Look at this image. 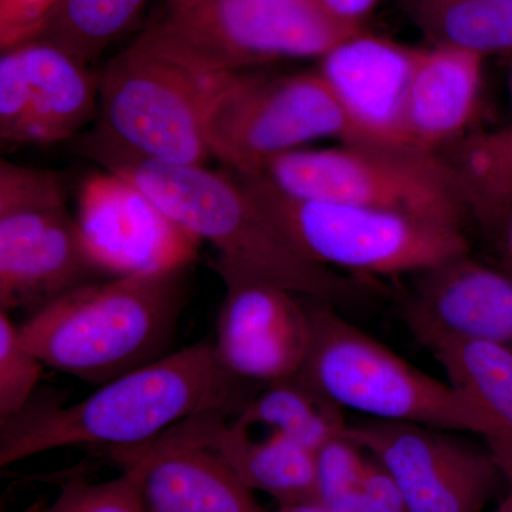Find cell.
I'll use <instances>...</instances> for the list:
<instances>
[{
    "label": "cell",
    "instance_id": "1",
    "mask_svg": "<svg viewBox=\"0 0 512 512\" xmlns=\"http://www.w3.org/2000/svg\"><path fill=\"white\" fill-rule=\"evenodd\" d=\"M259 389L231 375L212 343H195L100 384L70 406L29 403L0 423V467L66 447H103L120 457L195 417H235Z\"/></svg>",
    "mask_w": 512,
    "mask_h": 512
},
{
    "label": "cell",
    "instance_id": "2",
    "mask_svg": "<svg viewBox=\"0 0 512 512\" xmlns=\"http://www.w3.org/2000/svg\"><path fill=\"white\" fill-rule=\"evenodd\" d=\"M100 167L137 185L198 241L212 245L215 264L336 306L365 295L362 282L303 255L225 168L137 158H117Z\"/></svg>",
    "mask_w": 512,
    "mask_h": 512
},
{
    "label": "cell",
    "instance_id": "3",
    "mask_svg": "<svg viewBox=\"0 0 512 512\" xmlns=\"http://www.w3.org/2000/svg\"><path fill=\"white\" fill-rule=\"evenodd\" d=\"M227 73L141 33L97 73L94 127L70 140L72 147L99 165L117 158L205 165V114Z\"/></svg>",
    "mask_w": 512,
    "mask_h": 512
},
{
    "label": "cell",
    "instance_id": "4",
    "mask_svg": "<svg viewBox=\"0 0 512 512\" xmlns=\"http://www.w3.org/2000/svg\"><path fill=\"white\" fill-rule=\"evenodd\" d=\"M185 272L121 276L80 286L19 325L43 365L104 384L170 352L187 303Z\"/></svg>",
    "mask_w": 512,
    "mask_h": 512
},
{
    "label": "cell",
    "instance_id": "5",
    "mask_svg": "<svg viewBox=\"0 0 512 512\" xmlns=\"http://www.w3.org/2000/svg\"><path fill=\"white\" fill-rule=\"evenodd\" d=\"M311 342L301 375L345 412L483 434L477 410L440 382L343 318L333 303L305 298Z\"/></svg>",
    "mask_w": 512,
    "mask_h": 512
},
{
    "label": "cell",
    "instance_id": "6",
    "mask_svg": "<svg viewBox=\"0 0 512 512\" xmlns=\"http://www.w3.org/2000/svg\"><path fill=\"white\" fill-rule=\"evenodd\" d=\"M255 177L291 197L360 205L463 229L470 217L456 167L440 153L380 144L301 148Z\"/></svg>",
    "mask_w": 512,
    "mask_h": 512
},
{
    "label": "cell",
    "instance_id": "7",
    "mask_svg": "<svg viewBox=\"0 0 512 512\" xmlns=\"http://www.w3.org/2000/svg\"><path fill=\"white\" fill-rule=\"evenodd\" d=\"M232 174L303 255L335 271L416 275L470 252L463 229L360 205L291 197L255 175Z\"/></svg>",
    "mask_w": 512,
    "mask_h": 512
},
{
    "label": "cell",
    "instance_id": "8",
    "mask_svg": "<svg viewBox=\"0 0 512 512\" xmlns=\"http://www.w3.org/2000/svg\"><path fill=\"white\" fill-rule=\"evenodd\" d=\"M312 0H164L143 35L217 72L285 59H322L362 32Z\"/></svg>",
    "mask_w": 512,
    "mask_h": 512
},
{
    "label": "cell",
    "instance_id": "9",
    "mask_svg": "<svg viewBox=\"0 0 512 512\" xmlns=\"http://www.w3.org/2000/svg\"><path fill=\"white\" fill-rule=\"evenodd\" d=\"M211 157L232 173L254 175L272 158L320 138L352 143V127L319 72H229L205 114Z\"/></svg>",
    "mask_w": 512,
    "mask_h": 512
},
{
    "label": "cell",
    "instance_id": "10",
    "mask_svg": "<svg viewBox=\"0 0 512 512\" xmlns=\"http://www.w3.org/2000/svg\"><path fill=\"white\" fill-rule=\"evenodd\" d=\"M107 279L83 247L62 174L0 160V309L29 315Z\"/></svg>",
    "mask_w": 512,
    "mask_h": 512
},
{
    "label": "cell",
    "instance_id": "11",
    "mask_svg": "<svg viewBox=\"0 0 512 512\" xmlns=\"http://www.w3.org/2000/svg\"><path fill=\"white\" fill-rule=\"evenodd\" d=\"M343 433L387 468L409 512H483L504 480L488 448L461 431L363 417Z\"/></svg>",
    "mask_w": 512,
    "mask_h": 512
},
{
    "label": "cell",
    "instance_id": "12",
    "mask_svg": "<svg viewBox=\"0 0 512 512\" xmlns=\"http://www.w3.org/2000/svg\"><path fill=\"white\" fill-rule=\"evenodd\" d=\"M76 218L84 249L107 278L181 271L198 259L201 242L110 171L80 185Z\"/></svg>",
    "mask_w": 512,
    "mask_h": 512
},
{
    "label": "cell",
    "instance_id": "13",
    "mask_svg": "<svg viewBox=\"0 0 512 512\" xmlns=\"http://www.w3.org/2000/svg\"><path fill=\"white\" fill-rule=\"evenodd\" d=\"M97 74L46 42L30 40L0 57V138L6 144L73 140L96 120Z\"/></svg>",
    "mask_w": 512,
    "mask_h": 512
},
{
    "label": "cell",
    "instance_id": "14",
    "mask_svg": "<svg viewBox=\"0 0 512 512\" xmlns=\"http://www.w3.org/2000/svg\"><path fill=\"white\" fill-rule=\"evenodd\" d=\"M225 285L215 355L231 375L255 386L299 375L311 342L303 296L214 264Z\"/></svg>",
    "mask_w": 512,
    "mask_h": 512
},
{
    "label": "cell",
    "instance_id": "15",
    "mask_svg": "<svg viewBox=\"0 0 512 512\" xmlns=\"http://www.w3.org/2000/svg\"><path fill=\"white\" fill-rule=\"evenodd\" d=\"M468 254L414 275L412 292L402 305V319L427 350L446 340L512 348L511 275Z\"/></svg>",
    "mask_w": 512,
    "mask_h": 512
},
{
    "label": "cell",
    "instance_id": "16",
    "mask_svg": "<svg viewBox=\"0 0 512 512\" xmlns=\"http://www.w3.org/2000/svg\"><path fill=\"white\" fill-rule=\"evenodd\" d=\"M423 52L362 30L320 59L318 72L348 117L352 143L413 148L407 99Z\"/></svg>",
    "mask_w": 512,
    "mask_h": 512
},
{
    "label": "cell",
    "instance_id": "17",
    "mask_svg": "<svg viewBox=\"0 0 512 512\" xmlns=\"http://www.w3.org/2000/svg\"><path fill=\"white\" fill-rule=\"evenodd\" d=\"M204 416L150 444L140 488L143 512H265L254 490L205 444Z\"/></svg>",
    "mask_w": 512,
    "mask_h": 512
},
{
    "label": "cell",
    "instance_id": "18",
    "mask_svg": "<svg viewBox=\"0 0 512 512\" xmlns=\"http://www.w3.org/2000/svg\"><path fill=\"white\" fill-rule=\"evenodd\" d=\"M484 60L463 50L424 47L407 99L410 146L439 153L463 140L480 104Z\"/></svg>",
    "mask_w": 512,
    "mask_h": 512
},
{
    "label": "cell",
    "instance_id": "19",
    "mask_svg": "<svg viewBox=\"0 0 512 512\" xmlns=\"http://www.w3.org/2000/svg\"><path fill=\"white\" fill-rule=\"evenodd\" d=\"M204 440L251 490L271 495L279 505L318 501L316 453L301 444L275 433L256 439L221 413L205 414Z\"/></svg>",
    "mask_w": 512,
    "mask_h": 512
},
{
    "label": "cell",
    "instance_id": "20",
    "mask_svg": "<svg viewBox=\"0 0 512 512\" xmlns=\"http://www.w3.org/2000/svg\"><path fill=\"white\" fill-rule=\"evenodd\" d=\"M448 382L477 410L485 447L512 488V348L446 340L429 349Z\"/></svg>",
    "mask_w": 512,
    "mask_h": 512
},
{
    "label": "cell",
    "instance_id": "21",
    "mask_svg": "<svg viewBox=\"0 0 512 512\" xmlns=\"http://www.w3.org/2000/svg\"><path fill=\"white\" fill-rule=\"evenodd\" d=\"M232 420L247 430L262 427L266 433L281 434L313 453L348 426L345 410L301 373L259 389Z\"/></svg>",
    "mask_w": 512,
    "mask_h": 512
},
{
    "label": "cell",
    "instance_id": "22",
    "mask_svg": "<svg viewBox=\"0 0 512 512\" xmlns=\"http://www.w3.org/2000/svg\"><path fill=\"white\" fill-rule=\"evenodd\" d=\"M316 478L330 512H409L392 474L345 433L316 451Z\"/></svg>",
    "mask_w": 512,
    "mask_h": 512
},
{
    "label": "cell",
    "instance_id": "23",
    "mask_svg": "<svg viewBox=\"0 0 512 512\" xmlns=\"http://www.w3.org/2000/svg\"><path fill=\"white\" fill-rule=\"evenodd\" d=\"M430 47L481 57L512 52V0H400Z\"/></svg>",
    "mask_w": 512,
    "mask_h": 512
},
{
    "label": "cell",
    "instance_id": "24",
    "mask_svg": "<svg viewBox=\"0 0 512 512\" xmlns=\"http://www.w3.org/2000/svg\"><path fill=\"white\" fill-rule=\"evenodd\" d=\"M450 161L460 175L470 217L498 235L512 201V126L467 137Z\"/></svg>",
    "mask_w": 512,
    "mask_h": 512
},
{
    "label": "cell",
    "instance_id": "25",
    "mask_svg": "<svg viewBox=\"0 0 512 512\" xmlns=\"http://www.w3.org/2000/svg\"><path fill=\"white\" fill-rule=\"evenodd\" d=\"M146 3L147 0H62L36 39L53 43L90 64L133 26Z\"/></svg>",
    "mask_w": 512,
    "mask_h": 512
},
{
    "label": "cell",
    "instance_id": "26",
    "mask_svg": "<svg viewBox=\"0 0 512 512\" xmlns=\"http://www.w3.org/2000/svg\"><path fill=\"white\" fill-rule=\"evenodd\" d=\"M148 448L150 444L127 456L119 477L103 483L73 477L63 485L52 505L36 504L26 512H143L140 488Z\"/></svg>",
    "mask_w": 512,
    "mask_h": 512
},
{
    "label": "cell",
    "instance_id": "27",
    "mask_svg": "<svg viewBox=\"0 0 512 512\" xmlns=\"http://www.w3.org/2000/svg\"><path fill=\"white\" fill-rule=\"evenodd\" d=\"M43 367L23 345L10 312L0 309V423L19 416L32 402Z\"/></svg>",
    "mask_w": 512,
    "mask_h": 512
},
{
    "label": "cell",
    "instance_id": "28",
    "mask_svg": "<svg viewBox=\"0 0 512 512\" xmlns=\"http://www.w3.org/2000/svg\"><path fill=\"white\" fill-rule=\"evenodd\" d=\"M62 0H0L2 52L36 39Z\"/></svg>",
    "mask_w": 512,
    "mask_h": 512
},
{
    "label": "cell",
    "instance_id": "29",
    "mask_svg": "<svg viewBox=\"0 0 512 512\" xmlns=\"http://www.w3.org/2000/svg\"><path fill=\"white\" fill-rule=\"evenodd\" d=\"M312 2L338 22L363 26V19L375 9L379 0H312Z\"/></svg>",
    "mask_w": 512,
    "mask_h": 512
},
{
    "label": "cell",
    "instance_id": "30",
    "mask_svg": "<svg viewBox=\"0 0 512 512\" xmlns=\"http://www.w3.org/2000/svg\"><path fill=\"white\" fill-rule=\"evenodd\" d=\"M497 237L500 238L505 255H507L508 272H512V201L508 205L507 211H505L504 220L501 222Z\"/></svg>",
    "mask_w": 512,
    "mask_h": 512
},
{
    "label": "cell",
    "instance_id": "31",
    "mask_svg": "<svg viewBox=\"0 0 512 512\" xmlns=\"http://www.w3.org/2000/svg\"><path fill=\"white\" fill-rule=\"evenodd\" d=\"M276 512H330L318 503L296 504V505H279Z\"/></svg>",
    "mask_w": 512,
    "mask_h": 512
},
{
    "label": "cell",
    "instance_id": "32",
    "mask_svg": "<svg viewBox=\"0 0 512 512\" xmlns=\"http://www.w3.org/2000/svg\"><path fill=\"white\" fill-rule=\"evenodd\" d=\"M494 512H512V488H508L507 495Z\"/></svg>",
    "mask_w": 512,
    "mask_h": 512
},
{
    "label": "cell",
    "instance_id": "33",
    "mask_svg": "<svg viewBox=\"0 0 512 512\" xmlns=\"http://www.w3.org/2000/svg\"><path fill=\"white\" fill-rule=\"evenodd\" d=\"M508 94H510V106L512 109V69L510 73V79H508Z\"/></svg>",
    "mask_w": 512,
    "mask_h": 512
}]
</instances>
